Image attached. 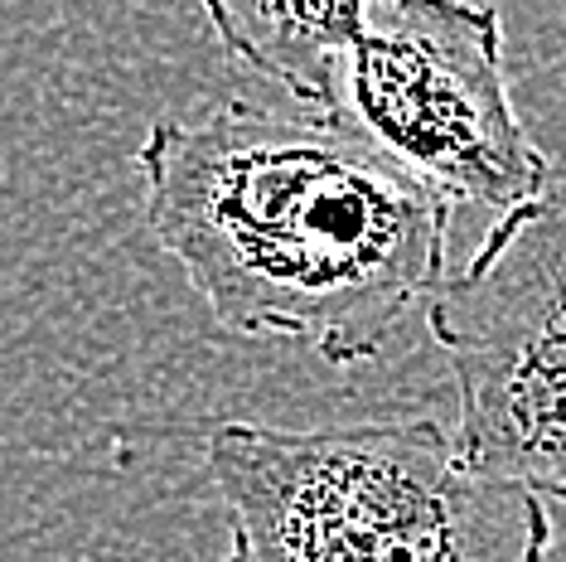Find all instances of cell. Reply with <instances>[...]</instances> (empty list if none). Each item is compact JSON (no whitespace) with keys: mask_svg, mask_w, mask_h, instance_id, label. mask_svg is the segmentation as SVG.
Here are the masks:
<instances>
[{"mask_svg":"<svg viewBox=\"0 0 566 562\" xmlns=\"http://www.w3.org/2000/svg\"><path fill=\"white\" fill-rule=\"evenodd\" d=\"M136 170L150 233L228 335L349 368L446 287L455 204L334 112L233 97L165 117Z\"/></svg>","mask_w":566,"mask_h":562,"instance_id":"1","label":"cell"},{"mask_svg":"<svg viewBox=\"0 0 566 562\" xmlns=\"http://www.w3.org/2000/svg\"><path fill=\"white\" fill-rule=\"evenodd\" d=\"M203 476L228 519L223 562H547L552 548L543 495L470 466L431 417L223 422Z\"/></svg>","mask_w":566,"mask_h":562,"instance_id":"2","label":"cell"},{"mask_svg":"<svg viewBox=\"0 0 566 562\" xmlns=\"http://www.w3.org/2000/svg\"><path fill=\"white\" fill-rule=\"evenodd\" d=\"M450 204L504 219L552 180L504 73V20L474 0H368L339 112Z\"/></svg>","mask_w":566,"mask_h":562,"instance_id":"3","label":"cell"},{"mask_svg":"<svg viewBox=\"0 0 566 562\" xmlns=\"http://www.w3.org/2000/svg\"><path fill=\"white\" fill-rule=\"evenodd\" d=\"M455 378V446L566 504V185L509 209L427 311Z\"/></svg>","mask_w":566,"mask_h":562,"instance_id":"4","label":"cell"},{"mask_svg":"<svg viewBox=\"0 0 566 562\" xmlns=\"http://www.w3.org/2000/svg\"><path fill=\"white\" fill-rule=\"evenodd\" d=\"M218 44L315 112H339L368 0H203Z\"/></svg>","mask_w":566,"mask_h":562,"instance_id":"5","label":"cell"}]
</instances>
